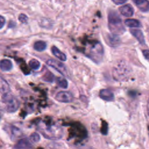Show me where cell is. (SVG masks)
Here are the masks:
<instances>
[{
	"label": "cell",
	"instance_id": "obj_1",
	"mask_svg": "<svg viewBox=\"0 0 149 149\" xmlns=\"http://www.w3.org/2000/svg\"><path fill=\"white\" fill-rule=\"evenodd\" d=\"M42 136L49 140H58L63 136V129L56 124L48 125L42 123L38 128Z\"/></svg>",
	"mask_w": 149,
	"mask_h": 149
},
{
	"label": "cell",
	"instance_id": "obj_2",
	"mask_svg": "<svg viewBox=\"0 0 149 149\" xmlns=\"http://www.w3.org/2000/svg\"><path fill=\"white\" fill-rule=\"evenodd\" d=\"M108 24L111 31L115 34H120L125 31L120 17L115 11H111L108 14Z\"/></svg>",
	"mask_w": 149,
	"mask_h": 149
},
{
	"label": "cell",
	"instance_id": "obj_3",
	"mask_svg": "<svg viewBox=\"0 0 149 149\" xmlns=\"http://www.w3.org/2000/svg\"><path fill=\"white\" fill-rule=\"evenodd\" d=\"M2 102L4 105L5 110L8 113H14L17 111L20 106L19 100L9 92L2 96Z\"/></svg>",
	"mask_w": 149,
	"mask_h": 149
},
{
	"label": "cell",
	"instance_id": "obj_4",
	"mask_svg": "<svg viewBox=\"0 0 149 149\" xmlns=\"http://www.w3.org/2000/svg\"><path fill=\"white\" fill-rule=\"evenodd\" d=\"M131 73L129 67L123 63H119L113 68L112 75L115 80L120 81H126L129 79Z\"/></svg>",
	"mask_w": 149,
	"mask_h": 149
},
{
	"label": "cell",
	"instance_id": "obj_5",
	"mask_svg": "<svg viewBox=\"0 0 149 149\" xmlns=\"http://www.w3.org/2000/svg\"><path fill=\"white\" fill-rule=\"evenodd\" d=\"M46 63L49 66L55 69L64 77H69V73L66 66L60 61L54 59H49L47 61Z\"/></svg>",
	"mask_w": 149,
	"mask_h": 149
},
{
	"label": "cell",
	"instance_id": "obj_6",
	"mask_svg": "<svg viewBox=\"0 0 149 149\" xmlns=\"http://www.w3.org/2000/svg\"><path fill=\"white\" fill-rule=\"evenodd\" d=\"M55 99L61 102L69 103L73 100V96L72 94L69 91H62L58 92L55 96Z\"/></svg>",
	"mask_w": 149,
	"mask_h": 149
},
{
	"label": "cell",
	"instance_id": "obj_7",
	"mask_svg": "<svg viewBox=\"0 0 149 149\" xmlns=\"http://www.w3.org/2000/svg\"><path fill=\"white\" fill-rule=\"evenodd\" d=\"M5 130L8 133L10 139L13 140L16 138L21 136L22 134V132L21 130L17 127L12 125H8L5 127Z\"/></svg>",
	"mask_w": 149,
	"mask_h": 149
},
{
	"label": "cell",
	"instance_id": "obj_8",
	"mask_svg": "<svg viewBox=\"0 0 149 149\" xmlns=\"http://www.w3.org/2000/svg\"><path fill=\"white\" fill-rule=\"evenodd\" d=\"M13 149H34V147L30 139L22 138L15 144Z\"/></svg>",
	"mask_w": 149,
	"mask_h": 149
},
{
	"label": "cell",
	"instance_id": "obj_9",
	"mask_svg": "<svg viewBox=\"0 0 149 149\" xmlns=\"http://www.w3.org/2000/svg\"><path fill=\"white\" fill-rule=\"evenodd\" d=\"M90 58L96 61L100 59L103 54V49L100 44H96L95 46L90 50Z\"/></svg>",
	"mask_w": 149,
	"mask_h": 149
},
{
	"label": "cell",
	"instance_id": "obj_10",
	"mask_svg": "<svg viewBox=\"0 0 149 149\" xmlns=\"http://www.w3.org/2000/svg\"><path fill=\"white\" fill-rule=\"evenodd\" d=\"M100 97L107 101H112L114 100L113 93L108 89H102L99 93Z\"/></svg>",
	"mask_w": 149,
	"mask_h": 149
},
{
	"label": "cell",
	"instance_id": "obj_11",
	"mask_svg": "<svg viewBox=\"0 0 149 149\" xmlns=\"http://www.w3.org/2000/svg\"><path fill=\"white\" fill-rule=\"evenodd\" d=\"M120 13L126 17H130L133 15L134 13V10L133 7L129 5L126 4L125 5L122 6L119 8Z\"/></svg>",
	"mask_w": 149,
	"mask_h": 149
},
{
	"label": "cell",
	"instance_id": "obj_12",
	"mask_svg": "<svg viewBox=\"0 0 149 149\" xmlns=\"http://www.w3.org/2000/svg\"><path fill=\"white\" fill-rule=\"evenodd\" d=\"M137 7L142 12L149 11V1L147 0H133Z\"/></svg>",
	"mask_w": 149,
	"mask_h": 149
},
{
	"label": "cell",
	"instance_id": "obj_13",
	"mask_svg": "<svg viewBox=\"0 0 149 149\" xmlns=\"http://www.w3.org/2000/svg\"><path fill=\"white\" fill-rule=\"evenodd\" d=\"M13 68V64L10 60L3 59L0 61V69L3 72H9Z\"/></svg>",
	"mask_w": 149,
	"mask_h": 149
},
{
	"label": "cell",
	"instance_id": "obj_14",
	"mask_svg": "<svg viewBox=\"0 0 149 149\" xmlns=\"http://www.w3.org/2000/svg\"><path fill=\"white\" fill-rule=\"evenodd\" d=\"M131 34L138 40L141 44H145V39L142 31L139 29H130Z\"/></svg>",
	"mask_w": 149,
	"mask_h": 149
},
{
	"label": "cell",
	"instance_id": "obj_15",
	"mask_svg": "<svg viewBox=\"0 0 149 149\" xmlns=\"http://www.w3.org/2000/svg\"><path fill=\"white\" fill-rule=\"evenodd\" d=\"M51 51H52V54L55 57H56L58 59H59V60H61L62 61H66L67 58H66V55L63 52H61L56 47H55V46L52 47Z\"/></svg>",
	"mask_w": 149,
	"mask_h": 149
},
{
	"label": "cell",
	"instance_id": "obj_16",
	"mask_svg": "<svg viewBox=\"0 0 149 149\" xmlns=\"http://www.w3.org/2000/svg\"><path fill=\"white\" fill-rule=\"evenodd\" d=\"M10 87L8 83L1 76H0V93L5 94L9 92Z\"/></svg>",
	"mask_w": 149,
	"mask_h": 149
},
{
	"label": "cell",
	"instance_id": "obj_17",
	"mask_svg": "<svg viewBox=\"0 0 149 149\" xmlns=\"http://www.w3.org/2000/svg\"><path fill=\"white\" fill-rule=\"evenodd\" d=\"M108 42L109 45L112 47H116L119 44L120 39L117 34H112L108 36Z\"/></svg>",
	"mask_w": 149,
	"mask_h": 149
},
{
	"label": "cell",
	"instance_id": "obj_18",
	"mask_svg": "<svg viewBox=\"0 0 149 149\" xmlns=\"http://www.w3.org/2000/svg\"><path fill=\"white\" fill-rule=\"evenodd\" d=\"M125 24L131 28L133 27H140L141 26L140 22L137 20V19H126L125 20Z\"/></svg>",
	"mask_w": 149,
	"mask_h": 149
},
{
	"label": "cell",
	"instance_id": "obj_19",
	"mask_svg": "<svg viewBox=\"0 0 149 149\" xmlns=\"http://www.w3.org/2000/svg\"><path fill=\"white\" fill-rule=\"evenodd\" d=\"M33 48L37 51L42 52L46 49L47 43L44 41H37L34 42L33 45Z\"/></svg>",
	"mask_w": 149,
	"mask_h": 149
},
{
	"label": "cell",
	"instance_id": "obj_20",
	"mask_svg": "<svg viewBox=\"0 0 149 149\" xmlns=\"http://www.w3.org/2000/svg\"><path fill=\"white\" fill-rule=\"evenodd\" d=\"M29 65L32 69L36 70L39 69L41 66V63L38 60L36 59H32L29 61Z\"/></svg>",
	"mask_w": 149,
	"mask_h": 149
},
{
	"label": "cell",
	"instance_id": "obj_21",
	"mask_svg": "<svg viewBox=\"0 0 149 149\" xmlns=\"http://www.w3.org/2000/svg\"><path fill=\"white\" fill-rule=\"evenodd\" d=\"M54 78V75L49 71L46 72L42 77V79L46 82H53Z\"/></svg>",
	"mask_w": 149,
	"mask_h": 149
},
{
	"label": "cell",
	"instance_id": "obj_22",
	"mask_svg": "<svg viewBox=\"0 0 149 149\" xmlns=\"http://www.w3.org/2000/svg\"><path fill=\"white\" fill-rule=\"evenodd\" d=\"M56 83L59 87L62 88H66L68 86L67 80L63 77H58L56 80Z\"/></svg>",
	"mask_w": 149,
	"mask_h": 149
},
{
	"label": "cell",
	"instance_id": "obj_23",
	"mask_svg": "<svg viewBox=\"0 0 149 149\" xmlns=\"http://www.w3.org/2000/svg\"><path fill=\"white\" fill-rule=\"evenodd\" d=\"M29 139L32 143H38L40 141L41 137L38 133L34 132L30 134Z\"/></svg>",
	"mask_w": 149,
	"mask_h": 149
},
{
	"label": "cell",
	"instance_id": "obj_24",
	"mask_svg": "<svg viewBox=\"0 0 149 149\" xmlns=\"http://www.w3.org/2000/svg\"><path fill=\"white\" fill-rule=\"evenodd\" d=\"M28 17L24 13H21L18 16L19 20L22 23H26L28 21Z\"/></svg>",
	"mask_w": 149,
	"mask_h": 149
},
{
	"label": "cell",
	"instance_id": "obj_25",
	"mask_svg": "<svg viewBox=\"0 0 149 149\" xmlns=\"http://www.w3.org/2000/svg\"><path fill=\"white\" fill-rule=\"evenodd\" d=\"M5 24V19L1 15H0V29H2Z\"/></svg>",
	"mask_w": 149,
	"mask_h": 149
},
{
	"label": "cell",
	"instance_id": "obj_26",
	"mask_svg": "<svg viewBox=\"0 0 149 149\" xmlns=\"http://www.w3.org/2000/svg\"><path fill=\"white\" fill-rule=\"evenodd\" d=\"M143 54L145 58L147 60H149V50L148 49H144L143 51Z\"/></svg>",
	"mask_w": 149,
	"mask_h": 149
},
{
	"label": "cell",
	"instance_id": "obj_27",
	"mask_svg": "<svg viewBox=\"0 0 149 149\" xmlns=\"http://www.w3.org/2000/svg\"><path fill=\"white\" fill-rule=\"evenodd\" d=\"M112 2L116 5H121L125 3L127 0H112Z\"/></svg>",
	"mask_w": 149,
	"mask_h": 149
},
{
	"label": "cell",
	"instance_id": "obj_28",
	"mask_svg": "<svg viewBox=\"0 0 149 149\" xmlns=\"http://www.w3.org/2000/svg\"><path fill=\"white\" fill-rule=\"evenodd\" d=\"M147 113H148V116H149V98L148 100V101H147Z\"/></svg>",
	"mask_w": 149,
	"mask_h": 149
}]
</instances>
